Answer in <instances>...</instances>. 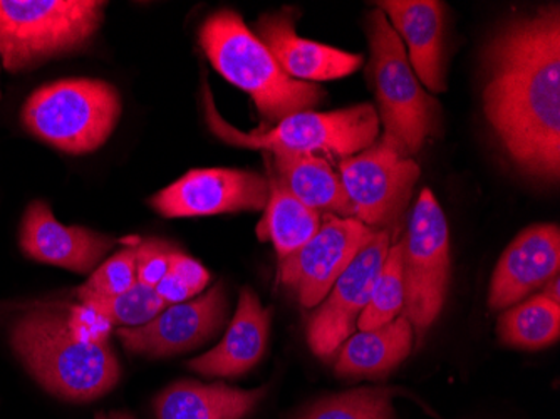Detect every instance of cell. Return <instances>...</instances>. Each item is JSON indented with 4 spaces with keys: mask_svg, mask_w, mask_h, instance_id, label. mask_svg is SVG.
I'll return each instance as SVG.
<instances>
[{
    "mask_svg": "<svg viewBox=\"0 0 560 419\" xmlns=\"http://www.w3.org/2000/svg\"><path fill=\"white\" fill-rule=\"evenodd\" d=\"M256 34L289 78L298 81H330L346 78L363 66V56L326 44L302 39L289 11L264 14Z\"/></svg>",
    "mask_w": 560,
    "mask_h": 419,
    "instance_id": "2e32d148",
    "label": "cell"
},
{
    "mask_svg": "<svg viewBox=\"0 0 560 419\" xmlns=\"http://www.w3.org/2000/svg\"><path fill=\"white\" fill-rule=\"evenodd\" d=\"M298 419H395L392 391L363 387L327 396L305 408Z\"/></svg>",
    "mask_w": 560,
    "mask_h": 419,
    "instance_id": "484cf974",
    "label": "cell"
},
{
    "mask_svg": "<svg viewBox=\"0 0 560 419\" xmlns=\"http://www.w3.org/2000/svg\"><path fill=\"white\" fill-rule=\"evenodd\" d=\"M269 173V198H267L266 216L257 226V233L262 241H270L276 247L279 260L294 254L307 244L319 230L323 216L313 208L305 207L284 183L277 178L272 165L267 160Z\"/></svg>",
    "mask_w": 560,
    "mask_h": 419,
    "instance_id": "7402d4cb",
    "label": "cell"
},
{
    "mask_svg": "<svg viewBox=\"0 0 560 419\" xmlns=\"http://www.w3.org/2000/svg\"><path fill=\"white\" fill-rule=\"evenodd\" d=\"M269 182L259 173L232 168L190 170L165 190L150 198L151 207L166 219L219 216L264 210Z\"/></svg>",
    "mask_w": 560,
    "mask_h": 419,
    "instance_id": "7c38bea8",
    "label": "cell"
},
{
    "mask_svg": "<svg viewBox=\"0 0 560 419\" xmlns=\"http://www.w3.org/2000/svg\"><path fill=\"white\" fill-rule=\"evenodd\" d=\"M273 173L285 188L305 207L320 216L354 219V208L349 201L341 176L324 156L313 153H273Z\"/></svg>",
    "mask_w": 560,
    "mask_h": 419,
    "instance_id": "ffe728a7",
    "label": "cell"
},
{
    "mask_svg": "<svg viewBox=\"0 0 560 419\" xmlns=\"http://www.w3.org/2000/svg\"><path fill=\"white\" fill-rule=\"evenodd\" d=\"M96 419H106V418H105V416H103V415H97V416H96Z\"/></svg>",
    "mask_w": 560,
    "mask_h": 419,
    "instance_id": "1f68e13d",
    "label": "cell"
},
{
    "mask_svg": "<svg viewBox=\"0 0 560 419\" xmlns=\"http://www.w3.org/2000/svg\"><path fill=\"white\" fill-rule=\"evenodd\" d=\"M121 97L100 80H62L34 91L22 108V125L34 137L69 154L97 150L121 116Z\"/></svg>",
    "mask_w": 560,
    "mask_h": 419,
    "instance_id": "8992f818",
    "label": "cell"
},
{
    "mask_svg": "<svg viewBox=\"0 0 560 419\" xmlns=\"http://www.w3.org/2000/svg\"><path fill=\"white\" fill-rule=\"evenodd\" d=\"M376 233L377 230L360 220L324 213L316 235L294 254L279 260L277 282L291 291L302 307H316Z\"/></svg>",
    "mask_w": 560,
    "mask_h": 419,
    "instance_id": "30bf717a",
    "label": "cell"
},
{
    "mask_svg": "<svg viewBox=\"0 0 560 419\" xmlns=\"http://www.w3.org/2000/svg\"><path fill=\"white\" fill-rule=\"evenodd\" d=\"M200 44L213 68L250 94L269 125L311 112L326 97V91L317 84L289 78L235 11L223 9L210 15L201 25Z\"/></svg>",
    "mask_w": 560,
    "mask_h": 419,
    "instance_id": "3957f363",
    "label": "cell"
},
{
    "mask_svg": "<svg viewBox=\"0 0 560 419\" xmlns=\"http://www.w3.org/2000/svg\"><path fill=\"white\" fill-rule=\"evenodd\" d=\"M109 419H133L130 415H126V412H113L112 416H109Z\"/></svg>",
    "mask_w": 560,
    "mask_h": 419,
    "instance_id": "4dcf8cb0",
    "label": "cell"
},
{
    "mask_svg": "<svg viewBox=\"0 0 560 419\" xmlns=\"http://www.w3.org/2000/svg\"><path fill=\"white\" fill-rule=\"evenodd\" d=\"M339 176L354 219L377 232H389L410 205L420 166L380 138L361 153L342 159Z\"/></svg>",
    "mask_w": 560,
    "mask_h": 419,
    "instance_id": "9c48e42d",
    "label": "cell"
},
{
    "mask_svg": "<svg viewBox=\"0 0 560 419\" xmlns=\"http://www.w3.org/2000/svg\"><path fill=\"white\" fill-rule=\"evenodd\" d=\"M137 282V244H133L94 269L86 283L78 289V299L84 304L94 299L115 298Z\"/></svg>",
    "mask_w": 560,
    "mask_h": 419,
    "instance_id": "4316f807",
    "label": "cell"
},
{
    "mask_svg": "<svg viewBox=\"0 0 560 419\" xmlns=\"http://www.w3.org/2000/svg\"><path fill=\"white\" fill-rule=\"evenodd\" d=\"M115 244V238L84 226L61 225L46 201H33L22 220V252L40 264L71 272H93Z\"/></svg>",
    "mask_w": 560,
    "mask_h": 419,
    "instance_id": "9a60e30c",
    "label": "cell"
},
{
    "mask_svg": "<svg viewBox=\"0 0 560 419\" xmlns=\"http://www.w3.org/2000/svg\"><path fill=\"white\" fill-rule=\"evenodd\" d=\"M405 314L418 342L445 305L450 280V235L445 213L430 188L411 212L401 241Z\"/></svg>",
    "mask_w": 560,
    "mask_h": 419,
    "instance_id": "ba28073f",
    "label": "cell"
},
{
    "mask_svg": "<svg viewBox=\"0 0 560 419\" xmlns=\"http://www.w3.org/2000/svg\"><path fill=\"white\" fill-rule=\"evenodd\" d=\"M405 309L401 242L392 245L374 283L373 294L358 319L360 330L376 329L395 321Z\"/></svg>",
    "mask_w": 560,
    "mask_h": 419,
    "instance_id": "cb8c5ba5",
    "label": "cell"
},
{
    "mask_svg": "<svg viewBox=\"0 0 560 419\" xmlns=\"http://www.w3.org/2000/svg\"><path fill=\"white\" fill-rule=\"evenodd\" d=\"M176 251L175 245L160 238H147L137 244V277L138 282L156 287L166 276L170 258Z\"/></svg>",
    "mask_w": 560,
    "mask_h": 419,
    "instance_id": "83f0119b",
    "label": "cell"
},
{
    "mask_svg": "<svg viewBox=\"0 0 560 419\" xmlns=\"http://www.w3.org/2000/svg\"><path fill=\"white\" fill-rule=\"evenodd\" d=\"M560 279L559 276L553 277L552 282L547 283L546 289H544L542 295L544 298L550 299V301L557 302L560 304Z\"/></svg>",
    "mask_w": 560,
    "mask_h": 419,
    "instance_id": "f546056e",
    "label": "cell"
},
{
    "mask_svg": "<svg viewBox=\"0 0 560 419\" xmlns=\"http://www.w3.org/2000/svg\"><path fill=\"white\" fill-rule=\"evenodd\" d=\"M0 96H2V93H0Z\"/></svg>",
    "mask_w": 560,
    "mask_h": 419,
    "instance_id": "d6a6232c",
    "label": "cell"
},
{
    "mask_svg": "<svg viewBox=\"0 0 560 419\" xmlns=\"http://www.w3.org/2000/svg\"><path fill=\"white\" fill-rule=\"evenodd\" d=\"M11 342L40 386L66 401L101 398L121 376L112 346L81 337L62 309L25 312L12 326Z\"/></svg>",
    "mask_w": 560,
    "mask_h": 419,
    "instance_id": "7a4b0ae2",
    "label": "cell"
},
{
    "mask_svg": "<svg viewBox=\"0 0 560 419\" xmlns=\"http://www.w3.org/2000/svg\"><path fill=\"white\" fill-rule=\"evenodd\" d=\"M225 287L217 283L194 301L180 302L138 327H119L116 336L126 351L147 358H168L206 345L225 324Z\"/></svg>",
    "mask_w": 560,
    "mask_h": 419,
    "instance_id": "4fadbf2b",
    "label": "cell"
},
{
    "mask_svg": "<svg viewBox=\"0 0 560 419\" xmlns=\"http://www.w3.org/2000/svg\"><path fill=\"white\" fill-rule=\"evenodd\" d=\"M260 389H235L223 383L178 381L155 399L159 419H244L266 396Z\"/></svg>",
    "mask_w": 560,
    "mask_h": 419,
    "instance_id": "d6986e66",
    "label": "cell"
},
{
    "mask_svg": "<svg viewBox=\"0 0 560 419\" xmlns=\"http://www.w3.org/2000/svg\"><path fill=\"white\" fill-rule=\"evenodd\" d=\"M370 39V74L376 88L377 106L385 135L399 154L411 159L423 148L427 138L439 135V101L421 88L408 61L406 47L388 18L374 9L368 18Z\"/></svg>",
    "mask_w": 560,
    "mask_h": 419,
    "instance_id": "277c9868",
    "label": "cell"
},
{
    "mask_svg": "<svg viewBox=\"0 0 560 419\" xmlns=\"http://www.w3.org/2000/svg\"><path fill=\"white\" fill-rule=\"evenodd\" d=\"M497 330L502 342L512 348H547L559 340L560 304L542 294L534 295L502 314Z\"/></svg>",
    "mask_w": 560,
    "mask_h": 419,
    "instance_id": "603a6c76",
    "label": "cell"
},
{
    "mask_svg": "<svg viewBox=\"0 0 560 419\" xmlns=\"http://www.w3.org/2000/svg\"><path fill=\"white\" fill-rule=\"evenodd\" d=\"M166 273H172L173 277L185 283L194 292V295L200 294L206 289L207 283L210 282L209 270L194 258L185 255L180 248L173 252L172 258H170L168 272Z\"/></svg>",
    "mask_w": 560,
    "mask_h": 419,
    "instance_id": "f1b7e54d",
    "label": "cell"
},
{
    "mask_svg": "<svg viewBox=\"0 0 560 419\" xmlns=\"http://www.w3.org/2000/svg\"><path fill=\"white\" fill-rule=\"evenodd\" d=\"M392 248V233L377 232L352 258L339 276L320 307L307 323V342L317 358L329 359L354 334L358 319L373 294L386 255Z\"/></svg>",
    "mask_w": 560,
    "mask_h": 419,
    "instance_id": "8fae6325",
    "label": "cell"
},
{
    "mask_svg": "<svg viewBox=\"0 0 560 419\" xmlns=\"http://www.w3.org/2000/svg\"><path fill=\"white\" fill-rule=\"evenodd\" d=\"M81 305L113 326L138 327L155 319L160 312L168 307V302L156 292L155 287L137 282L115 298L94 299Z\"/></svg>",
    "mask_w": 560,
    "mask_h": 419,
    "instance_id": "d4e9b609",
    "label": "cell"
},
{
    "mask_svg": "<svg viewBox=\"0 0 560 419\" xmlns=\"http://www.w3.org/2000/svg\"><path fill=\"white\" fill-rule=\"evenodd\" d=\"M383 11L399 39L410 50L411 68L431 93L446 91L445 19L436 0H381Z\"/></svg>",
    "mask_w": 560,
    "mask_h": 419,
    "instance_id": "e0dca14e",
    "label": "cell"
},
{
    "mask_svg": "<svg viewBox=\"0 0 560 419\" xmlns=\"http://www.w3.org/2000/svg\"><path fill=\"white\" fill-rule=\"evenodd\" d=\"M270 309H264L256 292L241 291L237 311L225 337L212 351L188 362L203 376L237 377L259 364L269 345Z\"/></svg>",
    "mask_w": 560,
    "mask_h": 419,
    "instance_id": "ac0fdd59",
    "label": "cell"
},
{
    "mask_svg": "<svg viewBox=\"0 0 560 419\" xmlns=\"http://www.w3.org/2000/svg\"><path fill=\"white\" fill-rule=\"evenodd\" d=\"M413 327L405 314L371 330H360L345 340L336 361L341 377H383L398 368L413 349Z\"/></svg>",
    "mask_w": 560,
    "mask_h": 419,
    "instance_id": "44dd1931",
    "label": "cell"
},
{
    "mask_svg": "<svg viewBox=\"0 0 560 419\" xmlns=\"http://www.w3.org/2000/svg\"><path fill=\"white\" fill-rule=\"evenodd\" d=\"M207 91V112L213 133L226 143L260 148L273 153H320L348 159L370 148L380 137V116L373 104H358L338 112H302L288 116L273 128L241 133L226 125L213 108Z\"/></svg>",
    "mask_w": 560,
    "mask_h": 419,
    "instance_id": "52a82bcc",
    "label": "cell"
},
{
    "mask_svg": "<svg viewBox=\"0 0 560 419\" xmlns=\"http://www.w3.org/2000/svg\"><path fill=\"white\" fill-rule=\"evenodd\" d=\"M483 112L512 162L534 178L560 175V11L506 24L487 47Z\"/></svg>",
    "mask_w": 560,
    "mask_h": 419,
    "instance_id": "6da1fadb",
    "label": "cell"
},
{
    "mask_svg": "<svg viewBox=\"0 0 560 419\" xmlns=\"http://www.w3.org/2000/svg\"><path fill=\"white\" fill-rule=\"evenodd\" d=\"M560 269V232L556 223H539L518 233L503 252L490 282L493 311L511 307L547 286Z\"/></svg>",
    "mask_w": 560,
    "mask_h": 419,
    "instance_id": "5bb4252c",
    "label": "cell"
},
{
    "mask_svg": "<svg viewBox=\"0 0 560 419\" xmlns=\"http://www.w3.org/2000/svg\"><path fill=\"white\" fill-rule=\"evenodd\" d=\"M101 0H0V58L21 72L81 50L105 19Z\"/></svg>",
    "mask_w": 560,
    "mask_h": 419,
    "instance_id": "5b68a950",
    "label": "cell"
}]
</instances>
